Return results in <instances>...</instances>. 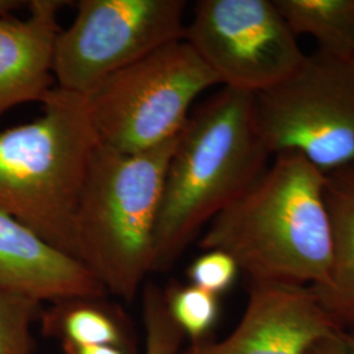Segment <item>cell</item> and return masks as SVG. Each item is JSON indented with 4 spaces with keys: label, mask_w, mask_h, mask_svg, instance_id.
Returning <instances> with one entry per match:
<instances>
[{
    "label": "cell",
    "mask_w": 354,
    "mask_h": 354,
    "mask_svg": "<svg viewBox=\"0 0 354 354\" xmlns=\"http://www.w3.org/2000/svg\"><path fill=\"white\" fill-rule=\"evenodd\" d=\"M66 4L32 0L26 20L12 15L0 19V118L20 104L42 102L55 87L53 54Z\"/></svg>",
    "instance_id": "obj_11"
},
{
    "label": "cell",
    "mask_w": 354,
    "mask_h": 354,
    "mask_svg": "<svg viewBox=\"0 0 354 354\" xmlns=\"http://www.w3.org/2000/svg\"><path fill=\"white\" fill-rule=\"evenodd\" d=\"M42 333L61 345H113L138 354L133 326L106 297H73L53 304L39 315Z\"/></svg>",
    "instance_id": "obj_13"
},
{
    "label": "cell",
    "mask_w": 354,
    "mask_h": 354,
    "mask_svg": "<svg viewBox=\"0 0 354 354\" xmlns=\"http://www.w3.org/2000/svg\"><path fill=\"white\" fill-rule=\"evenodd\" d=\"M218 84L212 70L181 39L106 77L83 97L100 145L138 153L177 138L194 100Z\"/></svg>",
    "instance_id": "obj_5"
},
{
    "label": "cell",
    "mask_w": 354,
    "mask_h": 354,
    "mask_svg": "<svg viewBox=\"0 0 354 354\" xmlns=\"http://www.w3.org/2000/svg\"><path fill=\"white\" fill-rule=\"evenodd\" d=\"M41 304L0 288V354H33V322Z\"/></svg>",
    "instance_id": "obj_16"
},
{
    "label": "cell",
    "mask_w": 354,
    "mask_h": 354,
    "mask_svg": "<svg viewBox=\"0 0 354 354\" xmlns=\"http://www.w3.org/2000/svg\"><path fill=\"white\" fill-rule=\"evenodd\" d=\"M41 104L42 115L0 133V210L79 260L76 214L100 142L83 95L54 87Z\"/></svg>",
    "instance_id": "obj_3"
},
{
    "label": "cell",
    "mask_w": 354,
    "mask_h": 354,
    "mask_svg": "<svg viewBox=\"0 0 354 354\" xmlns=\"http://www.w3.org/2000/svg\"><path fill=\"white\" fill-rule=\"evenodd\" d=\"M239 266L236 261L223 251H205L188 268L190 283L215 294L227 291L236 281Z\"/></svg>",
    "instance_id": "obj_18"
},
{
    "label": "cell",
    "mask_w": 354,
    "mask_h": 354,
    "mask_svg": "<svg viewBox=\"0 0 354 354\" xmlns=\"http://www.w3.org/2000/svg\"><path fill=\"white\" fill-rule=\"evenodd\" d=\"M180 136L138 153L99 145L92 156L76 214L79 260L127 302L153 272L165 174Z\"/></svg>",
    "instance_id": "obj_4"
},
{
    "label": "cell",
    "mask_w": 354,
    "mask_h": 354,
    "mask_svg": "<svg viewBox=\"0 0 354 354\" xmlns=\"http://www.w3.org/2000/svg\"><path fill=\"white\" fill-rule=\"evenodd\" d=\"M253 100L252 93L223 87L190 114L165 174L153 272L174 266L200 230L266 171L269 153Z\"/></svg>",
    "instance_id": "obj_2"
},
{
    "label": "cell",
    "mask_w": 354,
    "mask_h": 354,
    "mask_svg": "<svg viewBox=\"0 0 354 354\" xmlns=\"http://www.w3.org/2000/svg\"><path fill=\"white\" fill-rule=\"evenodd\" d=\"M254 122L270 155L295 152L323 174L354 165V64L322 53L256 93Z\"/></svg>",
    "instance_id": "obj_6"
},
{
    "label": "cell",
    "mask_w": 354,
    "mask_h": 354,
    "mask_svg": "<svg viewBox=\"0 0 354 354\" xmlns=\"http://www.w3.org/2000/svg\"><path fill=\"white\" fill-rule=\"evenodd\" d=\"M291 32L315 38L319 53L354 64V0H274Z\"/></svg>",
    "instance_id": "obj_14"
},
{
    "label": "cell",
    "mask_w": 354,
    "mask_h": 354,
    "mask_svg": "<svg viewBox=\"0 0 354 354\" xmlns=\"http://www.w3.org/2000/svg\"><path fill=\"white\" fill-rule=\"evenodd\" d=\"M142 314L145 324V354H180L184 339L165 304V290L155 283L143 288Z\"/></svg>",
    "instance_id": "obj_17"
},
{
    "label": "cell",
    "mask_w": 354,
    "mask_h": 354,
    "mask_svg": "<svg viewBox=\"0 0 354 354\" xmlns=\"http://www.w3.org/2000/svg\"><path fill=\"white\" fill-rule=\"evenodd\" d=\"M307 354H354V332L336 329L315 342Z\"/></svg>",
    "instance_id": "obj_19"
},
{
    "label": "cell",
    "mask_w": 354,
    "mask_h": 354,
    "mask_svg": "<svg viewBox=\"0 0 354 354\" xmlns=\"http://www.w3.org/2000/svg\"><path fill=\"white\" fill-rule=\"evenodd\" d=\"M183 0H80L55 38V87L86 95L106 77L184 39Z\"/></svg>",
    "instance_id": "obj_7"
},
{
    "label": "cell",
    "mask_w": 354,
    "mask_h": 354,
    "mask_svg": "<svg viewBox=\"0 0 354 354\" xmlns=\"http://www.w3.org/2000/svg\"><path fill=\"white\" fill-rule=\"evenodd\" d=\"M326 198L333 259L327 282L310 288L335 324L354 332V165L327 174Z\"/></svg>",
    "instance_id": "obj_12"
},
{
    "label": "cell",
    "mask_w": 354,
    "mask_h": 354,
    "mask_svg": "<svg viewBox=\"0 0 354 354\" xmlns=\"http://www.w3.org/2000/svg\"><path fill=\"white\" fill-rule=\"evenodd\" d=\"M28 1H20V0H0V19L11 16L13 11L23 8Z\"/></svg>",
    "instance_id": "obj_21"
},
{
    "label": "cell",
    "mask_w": 354,
    "mask_h": 354,
    "mask_svg": "<svg viewBox=\"0 0 354 354\" xmlns=\"http://www.w3.org/2000/svg\"><path fill=\"white\" fill-rule=\"evenodd\" d=\"M184 41L221 86L252 95L288 79L306 58L274 0H201Z\"/></svg>",
    "instance_id": "obj_8"
},
{
    "label": "cell",
    "mask_w": 354,
    "mask_h": 354,
    "mask_svg": "<svg viewBox=\"0 0 354 354\" xmlns=\"http://www.w3.org/2000/svg\"><path fill=\"white\" fill-rule=\"evenodd\" d=\"M64 354H131L113 345H61Z\"/></svg>",
    "instance_id": "obj_20"
},
{
    "label": "cell",
    "mask_w": 354,
    "mask_h": 354,
    "mask_svg": "<svg viewBox=\"0 0 354 354\" xmlns=\"http://www.w3.org/2000/svg\"><path fill=\"white\" fill-rule=\"evenodd\" d=\"M336 329L310 286L251 282L232 333L222 342H193L181 354H307Z\"/></svg>",
    "instance_id": "obj_9"
},
{
    "label": "cell",
    "mask_w": 354,
    "mask_h": 354,
    "mask_svg": "<svg viewBox=\"0 0 354 354\" xmlns=\"http://www.w3.org/2000/svg\"><path fill=\"white\" fill-rule=\"evenodd\" d=\"M163 290L168 311L178 328L193 342H203L219 317V297L192 283H171Z\"/></svg>",
    "instance_id": "obj_15"
},
{
    "label": "cell",
    "mask_w": 354,
    "mask_h": 354,
    "mask_svg": "<svg viewBox=\"0 0 354 354\" xmlns=\"http://www.w3.org/2000/svg\"><path fill=\"white\" fill-rule=\"evenodd\" d=\"M0 288L38 304L108 295L83 263L54 248L1 210Z\"/></svg>",
    "instance_id": "obj_10"
},
{
    "label": "cell",
    "mask_w": 354,
    "mask_h": 354,
    "mask_svg": "<svg viewBox=\"0 0 354 354\" xmlns=\"http://www.w3.org/2000/svg\"><path fill=\"white\" fill-rule=\"evenodd\" d=\"M327 175L295 152L270 167L209 223L200 247L228 253L250 282L319 286L333 259Z\"/></svg>",
    "instance_id": "obj_1"
}]
</instances>
